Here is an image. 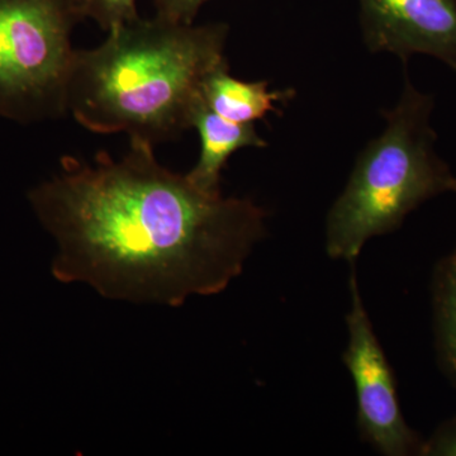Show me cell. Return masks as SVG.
Listing matches in <instances>:
<instances>
[{
    "label": "cell",
    "instance_id": "6",
    "mask_svg": "<svg viewBox=\"0 0 456 456\" xmlns=\"http://www.w3.org/2000/svg\"><path fill=\"white\" fill-rule=\"evenodd\" d=\"M365 46L373 53L440 60L456 73V0H359Z\"/></svg>",
    "mask_w": 456,
    "mask_h": 456
},
{
    "label": "cell",
    "instance_id": "1",
    "mask_svg": "<svg viewBox=\"0 0 456 456\" xmlns=\"http://www.w3.org/2000/svg\"><path fill=\"white\" fill-rule=\"evenodd\" d=\"M114 160L61 159V171L29 194L55 237L53 273L118 301L178 307L224 292L266 232V213L248 198L211 196L156 161L131 139Z\"/></svg>",
    "mask_w": 456,
    "mask_h": 456
},
{
    "label": "cell",
    "instance_id": "7",
    "mask_svg": "<svg viewBox=\"0 0 456 456\" xmlns=\"http://www.w3.org/2000/svg\"><path fill=\"white\" fill-rule=\"evenodd\" d=\"M191 127L200 134V154L196 167L185 175L194 187L211 196L222 194V171L231 156L246 147L263 149L268 146L257 134L254 123L228 121L212 112L203 99L191 117Z\"/></svg>",
    "mask_w": 456,
    "mask_h": 456
},
{
    "label": "cell",
    "instance_id": "3",
    "mask_svg": "<svg viewBox=\"0 0 456 456\" xmlns=\"http://www.w3.org/2000/svg\"><path fill=\"white\" fill-rule=\"evenodd\" d=\"M434 98L408 77L399 101L383 112L386 127L356 159L326 220V253L355 264L373 237L398 230L411 212L452 191L456 176L435 149Z\"/></svg>",
    "mask_w": 456,
    "mask_h": 456
},
{
    "label": "cell",
    "instance_id": "10",
    "mask_svg": "<svg viewBox=\"0 0 456 456\" xmlns=\"http://www.w3.org/2000/svg\"><path fill=\"white\" fill-rule=\"evenodd\" d=\"M80 14L92 18L103 31L139 20L136 0H77Z\"/></svg>",
    "mask_w": 456,
    "mask_h": 456
},
{
    "label": "cell",
    "instance_id": "12",
    "mask_svg": "<svg viewBox=\"0 0 456 456\" xmlns=\"http://www.w3.org/2000/svg\"><path fill=\"white\" fill-rule=\"evenodd\" d=\"M422 456H456V417L444 422L425 441Z\"/></svg>",
    "mask_w": 456,
    "mask_h": 456
},
{
    "label": "cell",
    "instance_id": "8",
    "mask_svg": "<svg viewBox=\"0 0 456 456\" xmlns=\"http://www.w3.org/2000/svg\"><path fill=\"white\" fill-rule=\"evenodd\" d=\"M296 95L293 89L269 90L268 82H244L230 74L228 62H222L207 75L202 84L204 104L231 122L254 123L269 113H281L279 103Z\"/></svg>",
    "mask_w": 456,
    "mask_h": 456
},
{
    "label": "cell",
    "instance_id": "2",
    "mask_svg": "<svg viewBox=\"0 0 456 456\" xmlns=\"http://www.w3.org/2000/svg\"><path fill=\"white\" fill-rule=\"evenodd\" d=\"M224 23L179 25L156 16L112 29L94 50L75 51L66 110L95 134L125 132L151 146L191 127L207 75L222 62Z\"/></svg>",
    "mask_w": 456,
    "mask_h": 456
},
{
    "label": "cell",
    "instance_id": "4",
    "mask_svg": "<svg viewBox=\"0 0 456 456\" xmlns=\"http://www.w3.org/2000/svg\"><path fill=\"white\" fill-rule=\"evenodd\" d=\"M80 20L77 0H0V116L26 123L68 112Z\"/></svg>",
    "mask_w": 456,
    "mask_h": 456
},
{
    "label": "cell",
    "instance_id": "5",
    "mask_svg": "<svg viewBox=\"0 0 456 456\" xmlns=\"http://www.w3.org/2000/svg\"><path fill=\"white\" fill-rule=\"evenodd\" d=\"M349 288V344L344 353V364L355 386L360 435L380 454L422 456L425 440L407 425L402 415L395 373L365 310L354 268Z\"/></svg>",
    "mask_w": 456,
    "mask_h": 456
},
{
    "label": "cell",
    "instance_id": "9",
    "mask_svg": "<svg viewBox=\"0 0 456 456\" xmlns=\"http://www.w3.org/2000/svg\"><path fill=\"white\" fill-rule=\"evenodd\" d=\"M432 305L437 360L456 388V248L435 269Z\"/></svg>",
    "mask_w": 456,
    "mask_h": 456
},
{
    "label": "cell",
    "instance_id": "13",
    "mask_svg": "<svg viewBox=\"0 0 456 456\" xmlns=\"http://www.w3.org/2000/svg\"><path fill=\"white\" fill-rule=\"evenodd\" d=\"M454 193H456V184H455V188H454Z\"/></svg>",
    "mask_w": 456,
    "mask_h": 456
},
{
    "label": "cell",
    "instance_id": "11",
    "mask_svg": "<svg viewBox=\"0 0 456 456\" xmlns=\"http://www.w3.org/2000/svg\"><path fill=\"white\" fill-rule=\"evenodd\" d=\"M207 2L208 0H154L156 16L179 25H193L198 12Z\"/></svg>",
    "mask_w": 456,
    "mask_h": 456
}]
</instances>
